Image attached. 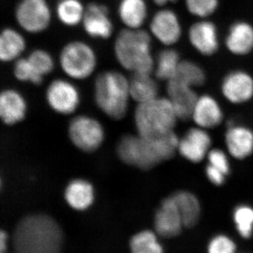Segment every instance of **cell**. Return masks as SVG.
<instances>
[{
    "label": "cell",
    "instance_id": "15",
    "mask_svg": "<svg viewBox=\"0 0 253 253\" xmlns=\"http://www.w3.org/2000/svg\"><path fill=\"white\" fill-rule=\"evenodd\" d=\"M221 89L224 96L231 102H245L253 96V79L249 73L234 71L224 78Z\"/></svg>",
    "mask_w": 253,
    "mask_h": 253
},
{
    "label": "cell",
    "instance_id": "35",
    "mask_svg": "<svg viewBox=\"0 0 253 253\" xmlns=\"http://www.w3.org/2000/svg\"><path fill=\"white\" fill-rule=\"evenodd\" d=\"M208 161L210 165L217 168L225 175L229 173V165L226 155L222 151L219 149H214L208 154Z\"/></svg>",
    "mask_w": 253,
    "mask_h": 253
},
{
    "label": "cell",
    "instance_id": "20",
    "mask_svg": "<svg viewBox=\"0 0 253 253\" xmlns=\"http://www.w3.org/2000/svg\"><path fill=\"white\" fill-rule=\"evenodd\" d=\"M191 118L201 127L212 128L220 124L223 116L217 101L206 95L198 99Z\"/></svg>",
    "mask_w": 253,
    "mask_h": 253
},
{
    "label": "cell",
    "instance_id": "37",
    "mask_svg": "<svg viewBox=\"0 0 253 253\" xmlns=\"http://www.w3.org/2000/svg\"><path fill=\"white\" fill-rule=\"evenodd\" d=\"M8 234L6 231L1 230L0 232V253H5L8 248Z\"/></svg>",
    "mask_w": 253,
    "mask_h": 253
},
{
    "label": "cell",
    "instance_id": "4",
    "mask_svg": "<svg viewBox=\"0 0 253 253\" xmlns=\"http://www.w3.org/2000/svg\"><path fill=\"white\" fill-rule=\"evenodd\" d=\"M96 105L109 117L122 119L126 116L130 94L129 81L116 71L100 73L94 82Z\"/></svg>",
    "mask_w": 253,
    "mask_h": 253
},
{
    "label": "cell",
    "instance_id": "19",
    "mask_svg": "<svg viewBox=\"0 0 253 253\" xmlns=\"http://www.w3.org/2000/svg\"><path fill=\"white\" fill-rule=\"evenodd\" d=\"M226 45L233 54H249L253 49V26L244 21L233 24L226 37Z\"/></svg>",
    "mask_w": 253,
    "mask_h": 253
},
{
    "label": "cell",
    "instance_id": "28",
    "mask_svg": "<svg viewBox=\"0 0 253 253\" xmlns=\"http://www.w3.org/2000/svg\"><path fill=\"white\" fill-rule=\"evenodd\" d=\"M181 61L176 50H163L158 54L156 61V78L161 81H169L175 76Z\"/></svg>",
    "mask_w": 253,
    "mask_h": 253
},
{
    "label": "cell",
    "instance_id": "32",
    "mask_svg": "<svg viewBox=\"0 0 253 253\" xmlns=\"http://www.w3.org/2000/svg\"><path fill=\"white\" fill-rule=\"evenodd\" d=\"M14 74L18 81L31 82L35 84H41L43 78L36 74L27 58H20L14 61Z\"/></svg>",
    "mask_w": 253,
    "mask_h": 253
},
{
    "label": "cell",
    "instance_id": "30",
    "mask_svg": "<svg viewBox=\"0 0 253 253\" xmlns=\"http://www.w3.org/2000/svg\"><path fill=\"white\" fill-rule=\"evenodd\" d=\"M234 221L240 236L250 239L253 234V209L249 206H238L234 212Z\"/></svg>",
    "mask_w": 253,
    "mask_h": 253
},
{
    "label": "cell",
    "instance_id": "16",
    "mask_svg": "<svg viewBox=\"0 0 253 253\" xmlns=\"http://www.w3.org/2000/svg\"><path fill=\"white\" fill-rule=\"evenodd\" d=\"M190 42L201 54L210 56L217 51L218 36L214 23L203 21L194 23L189 32Z\"/></svg>",
    "mask_w": 253,
    "mask_h": 253
},
{
    "label": "cell",
    "instance_id": "3",
    "mask_svg": "<svg viewBox=\"0 0 253 253\" xmlns=\"http://www.w3.org/2000/svg\"><path fill=\"white\" fill-rule=\"evenodd\" d=\"M114 54L119 64L132 74H151L154 70L151 38L141 28H126L120 32L115 40Z\"/></svg>",
    "mask_w": 253,
    "mask_h": 253
},
{
    "label": "cell",
    "instance_id": "33",
    "mask_svg": "<svg viewBox=\"0 0 253 253\" xmlns=\"http://www.w3.org/2000/svg\"><path fill=\"white\" fill-rule=\"evenodd\" d=\"M219 0H186L187 9L191 14L205 18L211 16L217 9Z\"/></svg>",
    "mask_w": 253,
    "mask_h": 253
},
{
    "label": "cell",
    "instance_id": "24",
    "mask_svg": "<svg viewBox=\"0 0 253 253\" xmlns=\"http://www.w3.org/2000/svg\"><path fill=\"white\" fill-rule=\"evenodd\" d=\"M129 81L130 97L138 104L158 97V85L151 74L133 73Z\"/></svg>",
    "mask_w": 253,
    "mask_h": 253
},
{
    "label": "cell",
    "instance_id": "7",
    "mask_svg": "<svg viewBox=\"0 0 253 253\" xmlns=\"http://www.w3.org/2000/svg\"><path fill=\"white\" fill-rule=\"evenodd\" d=\"M15 18L23 31L38 34L49 27L51 11L46 0H22L15 9Z\"/></svg>",
    "mask_w": 253,
    "mask_h": 253
},
{
    "label": "cell",
    "instance_id": "23",
    "mask_svg": "<svg viewBox=\"0 0 253 253\" xmlns=\"http://www.w3.org/2000/svg\"><path fill=\"white\" fill-rule=\"evenodd\" d=\"M118 14L126 28L139 29L147 18V5L144 0H121Z\"/></svg>",
    "mask_w": 253,
    "mask_h": 253
},
{
    "label": "cell",
    "instance_id": "5",
    "mask_svg": "<svg viewBox=\"0 0 253 253\" xmlns=\"http://www.w3.org/2000/svg\"><path fill=\"white\" fill-rule=\"evenodd\" d=\"M179 119L169 98L156 97L138 104L134 121L139 135L158 137L174 131Z\"/></svg>",
    "mask_w": 253,
    "mask_h": 253
},
{
    "label": "cell",
    "instance_id": "9",
    "mask_svg": "<svg viewBox=\"0 0 253 253\" xmlns=\"http://www.w3.org/2000/svg\"><path fill=\"white\" fill-rule=\"evenodd\" d=\"M46 97L51 109L61 114L74 112L80 103L77 88L66 80L51 82L46 89Z\"/></svg>",
    "mask_w": 253,
    "mask_h": 253
},
{
    "label": "cell",
    "instance_id": "34",
    "mask_svg": "<svg viewBox=\"0 0 253 253\" xmlns=\"http://www.w3.org/2000/svg\"><path fill=\"white\" fill-rule=\"evenodd\" d=\"M236 243L225 234L214 236L208 245V253H236Z\"/></svg>",
    "mask_w": 253,
    "mask_h": 253
},
{
    "label": "cell",
    "instance_id": "13",
    "mask_svg": "<svg viewBox=\"0 0 253 253\" xmlns=\"http://www.w3.org/2000/svg\"><path fill=\"white\" fill-rule=\"evenodd\" d=\"M167 91L178 118L187 121L192 117L195 105L199 99L192 86L172 78L168 81Z\"/></svg>",
    "mask_w": 253,
    "mask_h": 253
},
{
    "label": "cell",
    "instance_id": "8",
    "mask_svg": "<svg viewBox=\"0 0 253 253\" xmlns=\"http://www.w3.org/2000/svg\"><path fill=\"white\" fill-rule=\"evenodd\" d=\"M68 134L73 144L85 152H92L104 141V128L94 118L79 116L73 118L68 126Z\"/></svg>",
    "mask_w": 253,
    "mask_h": 253
},
{
    "label": "cell",
    "instance_id": "25",
    "mask_svg": "<svg viewBox=\"0 0 253 253\" xmlns=\"http://www.w3.org/2000/svg\"><path fill=\"white\" fill-rule=\"evenodd\" d=\"M184 227L193 228L199 222L201 216V206L197 198L188 191H178L172 195Z\"/></svg>",
    "mask_w": 253,
    "mask_h": 253
},
{
    "label": "cell",
    "instance_id": "2",
    "mask_svg": "<svg viewBox=\"0 0 253 253\" xmlns=\"http://www.w3.org/2000/svg\"><path fill=\"white\" fill-rule=\"evenodd\" d=\"M179 141L174 131L158 137L126 134L118 142L117 154L126 164L147 170L172 158Z\"/></svg>",
    "mask_w": 253,
    "mask_h": 253
},
{
    "label": "cell",
    "instance_id": "31",
    "mask_svg": "<svg viewBox=\"0 0 253 253\" xmlns=\"http://www.w3.org/2000/svg\"><path fill=\"white\" fill-rule=\"evenodd\" d=\"M27 59L35 72L43 78L52 72L54 69V60L48 51L44 49L33 50Z\"/></svg>",
    "mask_w": 253,
    "mask_h": 253
},
{
    "label": "cell",
    "instance_id": "21",
    "mask_svg": "<svg viewBox=\"0 0 253 253\" xmlns=\"http://www.w3.org/2000/svg\"><path fill=\"white\" fill-rule=\"evenodd\" d=\"M226 144L234 158L244 159L253 151V133L244 126H231L226 134Z\"/></svg>",
    "mask_w": 253,
    "mask_h": 253
},
{
    "label": "cell",
    "instance_id": "22",
    "mask_svg": "<svg viewBox=\"0 0 253 253\" xmlns=\"http://www.w3.org/2000/svg\"><path fill=\"white\" fill-rule=\"evenodd\" d=\"M26 48V41L20 32L5 28L0 35V59L2 62L16 61L21 58Z\"/></svg>",
    "mask_w": 253,
    "mask_h": 253
},
{
    "label": "cell",
    "instance_id": "14",
    "mask_svg": "<svg viewBox=\"0 0 253 253\" xmlns=\"http://www.w3.org/2000/svg\"><path fill=\"white\" fill-rule=\"evenodd\" d=\"M211 144V137L206 131L192 128L179 140L178 151L191 162L199 163L206 156Z\"/></svg>",
    "mask_w": 253,
    "mask_h": 253
},
{
    "label": "cell",
    "instance_id": "17",
    "mask_svg": "<svg viewBox=\"0 0 253 253\" xmlns=\"http://www.w3.org/2000/svg\"><path fill=\"white\" fill-rule=\"evenodd\" d=\"M26 111V103L22 95L14 89H5L0 95V116L6 125L22 121Z\"/></svg>",
    "mask_w": 253,
    "mask_h": 253
},
{
    "label": "cell",
    "instance_id": "10",
    "mask_svg": "<svg viewBox=\"0 0 253 253\" xmlns=\"http://www.w3.org/2000/svg\"><path fill=\"white\" fill-rule=\"evenodd\" d=\"M155 231L166 239L176 237L184 227L182 218L172 196L163 200L155 214Z\"/></svg>",
    "mask_w": 253,
    "mask_h": 253
},
{
    "label": "cell",
    "instance_id": "6",
    "mask_svg": "<svg viewBox=\"0 0 253 253\" xmlns=\"http://www.w3.org/2000/svg\"><path fill=\"white\" fill-rule=\"evenodd\" d=\"M60 66L68 77L84 80L92 75L97 66V56L89 44L81 41L70 42L60 51Z\"/></svg>",
    "mask_w": 253,
    "mask_h": 253
},
{
    "label": "cell",
    "instance_id": "26",
    "mask_svg": "<svg viewBox=\"0 0 253 253\" xmlns=\"http://www.w3.org/2000/svg\"><path fill=\"white\" fill-rule=\"evenodd\" d=\"M56 11L60 22L68 27H75L83 22L85 6L81 0H59Z\"/></svg>",
    "mask_w": 253,
    "mask_h": 253
},
{
    "label": "cell",
    "instance_id": "18",
    "mask_svg": "<svg viewBox=\"0 0 253 253\" xmlns=\"http://www.w3.org/2000/svg\"><path fill=\"white\" fill-rule=\"evenodd\" d=\"M64 196L70 207L78 211H85L94 202V188L89 181L74 179L66 186Z\"/></svg>",
    "mask_w": 253,
    "mask_h": 253
},
{
    "label": "cell",
    "instance_id": "38",
    "mask_svg": "<svg viewBox=\"0 0 253 253\" xmlns=\"http://www.w3.org/2000/svg\"><path fill=\"white\" fill-rule=\"evenodd\" d=\"M177 0H154V2L159 6H163L169 2H175Z\"/></svg>",
    "mask_w": 253,
    "mask_h": 253
},
{
    "label": "cell",
    "instance_id": "27",
    "mask_svg": "<svg viewBox=\"0 0 253 253\" xmlns=\"http://www.w3.org/2000/svg\"><path fill=\"white\" fill-rule=\"evenodd\" d=\"M156 232L143 230L134 234L129 241L131 253H164Z\"/></svg>",
    "mask_w": 253,
    "mask_h": 253
},
{
    "label": "cell",
    "instance_id": "12",
    "mask_svg": "<svg viewBox=\"0 0 253 253\" xmlns=\"http://www.w3.org/2000/svg\"><path fill=\"white\" fill-rule=\"evenodd\" d=\"M150 31L163 44L172 45L179 41L181 28L179 18L172 10L163 9L154 15L150 23Z\"/></svg>",
    "mask_w": 253,
    "mask_h": 253
},
{
    "label": "cell",
    "instance_id": "29",
    "mask_svg": "<svg viewBox=\"0 0 253 253\" xmlns=\"http://www.w3.org/2000/svg\"><path fill=\"white\" fill-rule=\"evenodd\" d=\"M172 78L183 82L192 87L202 85L206 81V76L202 68L196 63L189 61H181L175 76Z\"/></svg>",
    "mask_w": 253,
    "mask_h": 253
},
{
    "label": "cell",
    "instance_id": "11",
    "mask_svg": "<svg viewBox=\"0 0 253 253\" xmlns=\"http://www.w3.org/2000/svg\"><path fill=\"white\" fill-rule=\"evenodd\" d=\"M82 24L86 34L96 39H109L113 33L109 8L100 3L91 2L85 6Z\"/></svg>",
    "mask_w": 253,
    "mask_h": 253
},
{
    "label": "cell",
    "instance_id": "36",
    "mask_svg": "<svg viewBox=\"0 0 253 253\" xmlns=\"http://www.w3.org/2000/svg\"><path fill=\"white\" fill-rule=\"evenodd\" d=\"M206 174L209 180L216 185H221L224 181L225 174L211 165H208L206 168Z\"/></svg>",
    "mask_w": 253,
    "mask_h": 253
},
{
    "label": "cell",
    "instance_id": "1",
    "mask_svg": "<svg viewBox=\"0 0 253 253\" xmlns=\"http://www.w3.org/2000/svg\"><path fill=\"white\" fill-rule=\"evenodd\" d=\"M62 229L49 215L34 214L18 221L12 236L16 253H61Z\"/></svg>",
    "mask_w": 253,
    "mask_h": 253
}]
</instances>
